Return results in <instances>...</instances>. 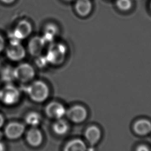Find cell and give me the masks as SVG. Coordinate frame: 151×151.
I'll return each mask as SVG.
<instances>
[{"instance_id": "cell-24", "label": "cell", "mask_w": 151, "mask_h": 151, "mask_svg": "<svg viewBox=\"0 0 151 151\" xmlns=\"http://www.w3.org/2000/svg\"><path fill=\"white\" fill-rule=\"evenodd\" d=\"M0 151H5V145L0 141Z\"/></svg>"}, {"instance_id": "cell-23", "label": "cell", "mask_w": 151, "mask_h": 151, "mask_svg": "<svg viewBox=\"0 0 151 151\" xmlns=\"http://www.w3.org/2000/svg\"><path fill=\"white\" fill-rule=\"evenodd\" d=\"M4 123V119L2 115L0 114V128L3 125Z\"/></svg>"}, {"instance_id": "cell-6", "label": "cell", "mask_w": 151, "mask_h": 151, "mask_svg": "<svg viewBox=\"0 0 151 151\" xmlns=\"http://www.w3.org/2000/svg\"><path fill=\"white\" fill-rule=\"evenodd\" d=\"M33 29L31 23L26 20H22L17 24L13 32V39L20 41L29 37Z\"/></svg>"}, {"instance_id": "cell-4", "label": "cell", "mask_w": 151, "mask_h": 151, "mask_svg": "<svg viewBox=\"0 0 151 151\" xmlns=\"http://www.w3.org/2000/svg\"><path fill=\"white\" fill-rule=\"evenodd\" d=\"M6 53L7 58L13 61H20L23 60L26 55L24 47L19 40H13L7 47Z\"/></svg>"}, {"instance_id": "cell-18", "label": "cell", "mask_w": 151, "mask_h": 151, "mask_svg": "<svg viewBox=\"0 0 151 151\" xmlns=\"http://www.w3.org/2000/svg\"><path fill=\"white\" fill-rule=\"evenodd\" d=\"M25 121L28 125L35 127L40 124L41 117L38 113L32 112L29 113L25 118Z\"/></svg>"}, {"instance_id": "cell-3", "label": "cell", "mask_w": 151, "mask_h": 151, "mask_svg": "<svg viewBox=\"0 0 151 151\" xmlns=\"http://www.w3.org/2000/svg\"><path fill=\"white\" fill-rule=\"evenodd\" d=\"M14 77L22 82H27L32 80L35 75L33 67L28 63L20 64L14 70Z\"/></svg>"}, {"instance_id": "cell-19", "label": "cell", "mask_w": 151, "mask_h": 151, "mask_svg": "<svg viewBox=\"0 0 151 151\" xmlns=\"http://www.w3.org/2000/svg\"><path fill=\"white\" fill-rule=\"evenodd\" d=\"M116 5L118 8L122 11H128L132 6L131 0H118Z\"/></svg>"}, {"instance_id": "cell-15", "label": "cell", "mask_w": 151, "mask_h": 151, "mask_svg": "<svg viewBox=\"0 0 151 151\" xmlns=\"http://www.w3.org/2000/svg\"><path fill=\"white\" fill-rule=\"evenodd\" d=\"M64 151H86V145L80 139H75L66 145Z\"/></svg>"}, {"instance_id": "cell-5", "label": "cell", "mask_w": 151, "mask_h": 151, "mask_svg": "<svg viewBox=\"0 0 151 151\" xmlns=\"http://www.w3.org/2000/svg\"><path fill=\"white\" fill-rule=\"evenodd\" d=\"M20 99V93L15 86H7L0 91V100L9 106L15 105Z\"/></svg>"}, {"instance_id": "cell-1", "label": "cell", "mask_w": 151, "mask_h": 151, "mask_svg": "<svg viewBox=\"0 0 151 151\" xmlns=\"http://www.w3.org/2000/svg\"><path fill=\"white\" fill-rule=\"evenodd\" d=\"M27 93L33 101L42 103L48 97L49 89L44 82L37 80L33 82L27 88Z\"/></svg>"}, {"instance_id": "cell-2", "label": "cell", "mask_w": 151, "mask_h": 151, "mask_svg": "<svg viewBox=\"0 0 151 151\" xmlns=\"http://www.w3.org/2000/svg\"><path fill=\"white\" fill-rule=\"evenodd\" d=\"M66 51L64 45L53 44L49 47L46 57L48 63L53 65H60L65 60Z\"/></svg>"}, {"instance_id": "cell-13", "label": "cell", "mask_w": 151, "mask_h": 151, "mask_svg": "<svg viewBox=\"0 0 151 151\" xmlns=\"http://www.w3.org/2000/svg\"><path fill=\"white\" fill-rule=\"evenodd\" d=\"M27 142L32 147H36L40 145L42 142V132L38 129L33 127L27 132Z\"/></svg>"}, {"instance_id": "cell-20", "label": "cell", "mask_w": 151, "mask_h": 151, "mask_svg": "<svg viewBox=\"0 0 151 151\" xmlns=\"http://www.w3.org/2000/svg\"><path fill=\"white\" fill-rule=\"evenodd\" d=\"M5 42L2 36L0 34V53L2 52L5 49Z\"/></svg>"}, {"instance_id": "cell-22", "label": "cell", "mask_w": 151, "mask_h": 151, "mask_svg": "<svg viewBox=\"0 0 151 151\" xmlns=\"http://www.w3.org/2000/svg\"><path fill=\"white\" fill-rule=\"evenodd\" d=\"M0 1L6 4H11L14 2L16 0H0Z\"/></svg>"}, {"instance_id": "cell-7", "label": "cell", "mask_w": 151, "mask_h": 151, "mask_svg": "<svg viewBox=\"0 0 151 151\" xmlns=\"http://www.w3.org/2000/svg\"><path fill=\"white\" fill-rule=\"evenodd\" d=\"M67 115L69 120L76 123L83 122L88 116V112L84 107L77 105L71 108L67 112Z\"/></svg>"}, {"instance_id": "cell-12", "label": "cell", "mask_w": 151, "mask_h": 151, "mask_svg": "<svg viewBox=\"0 0 151 151\" xmlns=\"http://www.w3.org/2000/svg\"><path fill=\"white\" fill-rule=\"evenodd\" d=\"M92 9L90 0H77L75 4V9L78 15L86 17L90 14Z\"/></svg>"}, {"instance_id": "cell-11", "label": "cell", "mask_w": 151, "mask_h": 151, "mask_svg": "<svg viewBox=\"0 0 151 151\" xmlns=\"http://www.w3.org/2000/svg\"><path fill=\"white\" fill-rule=\"evenodd\" d=\"M133 129L137 134L145 136L151 132V122L149 120L141 119L134 123Z\"/></svg>"}, {"instance_id": "cell-21", "label": "cell", "mask_w": 151, "mask_h": 151, "mask_svg": "<svg viewBox=\"0 0 151 151\" xmlns=\"http://www.w3.org/2000/svg\"><path fill=\"white\" fill-rule=\"evenodd\" d=\"M136 151H150L149 147L145 145H140L137 147Z\"/></svg>"}, {"instance_id": "cell-16", "label": "cell", "mask_w": 151, "mask_h": 151, "mask_svg": "<svg viewBox=\"0 0 151 151\" xmlns=\"http://www.w3.org/2000/svg\"><path fill=\"white\" fill-rule=\"evenodd\" d=\"M58 28L53 24H49L45 27L44 32V38L45 42L52 41L58 34Z\"/></svg>"}, {"instance_id": "cell-14", "label": "cell", "mask_w": 151, "mask_h": 151, "mask_svg": "<svg viewBox=\"0 0 151 151\" xmlns=\"http://www.w3.org/2000/svg\"><path fill=\"white\" fill-rule=\"evenodd\" d=\"M101 130L97 126H90L85 132L86 138L91 145H96L101 139Z\"/></svg>"}, {"instance_id": "cell-17", "label": "cell", "mask_w": 151, "mask_h": 151, "mask_svg": "<svg viewBox=\"0 0 151 151\" xmlns=\"http://www.w3.org/2000/svg\"><path fill=\"white\" fill-rule=\"evenodd\" d=\"M68 128V125L66 122L62 119L57 120L53 125V130L54 132L59 135H63L67 133Z\"/></svg>"}, {"instance_id": "cell-10", "label": "cell", "mask_w": 151, "mask_h": 151, "mask_svg": "<svg viewBox=\"0 0 151 151\" xmlns=\"http://www.w3.org/2000/svg\"><path fill=\"white\" fill-rule=\"evenodd\" d=\"M25 130V127L18 123H11L5 129L6 136L10 139H17L21 137Z\"/></svg>"}, {"instance_id": "cell-8", "label": "cell", "mask_w": 151, "mask_h": 151, "mask_svg": "<svg viewBox=\"0 0 151 151\" xmlns=\"http://www.w3.org/2000/svg\"><path fill=\"white\" fill-rule=\"evenodd\" d=\"M46 113L49 117L58 120L65 116L66 111L65 107L61 104L52 102L47 106Z\"/></svg>"}, {"instance_id": "cell-25", "label": "cell", "mask_w": 151, "mask_h": 151, "mask_svg": "<svg viewBox=\"0 0 151 151\" xmlns=\"http://www.w3.org/2000/svg\"><path fill=\"white\" fill-rule=\"evenodd\" d=\"M66 1H67V2H70V1H73V0H65Z\"/></svg>"}, {"instance_id": "cell-9", "label": "cell", "mask_w": 151, "mask_h": 151, "mask_svg": "<svg viewBox=\"0 0 151 151\" xmlns=\"http://www.w3.org/2000/svg\"><path fill=\"white\" fill-rule=\"evenodd\" d=\"M46 42L43 38L35 36L32 38L28 45V49L30 54L34 57L40 56L44 48Z\"/></svg>"}, {"instance_id": "cell-26", "label": "cell", "mask_w": 151, "mask_h": 151, "mask_svg": "<svg viewBox=\"0 0 151 151\" xmlns=\"http://www.w3.org/2000/svg\"></svg>"}]
</instances>
